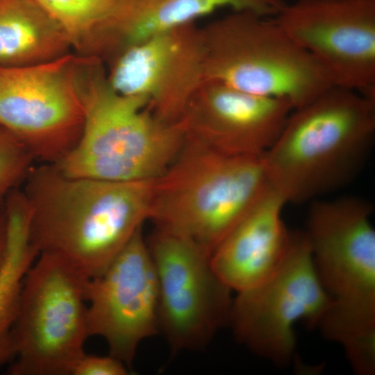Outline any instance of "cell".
Listing matches in <instances>:
<instances>
[{"instance_id": "6da1fadb", "label": "cell", "mask_w": 375, "mask_h": 375, "mask_svg": "<svg viewBox=\"0 0 375 375\" xmlns=\"http://www.w3.org/2000/svg\"><path fill=\"white\" fill-rule=\"evenodd\" d=\"M154 179L112 181L34 165L24 183L31 241L87 278L103 272L149 219Z\"/></svg>"}, {"instance_id": "7a4b0ae2", "label": "cell", "mask_w": 375, "mask_h": 375, "mask_svg": "<svg viewBox=\"0 0 375 375\" xmlns=\"http://www.w3.org/2000/svg\"><path fill=\"white\" fill-rule=\"evenodd\" d=\"M375 133V97L332 86L294 110L264 153L272 189L303 203L338 189L360 170Z\"/></svg>"}, {"instance_id": "3957f363", "label": "cell", "mask_w": 375, "mask_h": 375, "mask_svg": "<svg viewBox=\"0 0 375 375\" xmlns=\"http://www.w3.org/2000/svg\"><path fill=\"white\" fill-rule=\"evenodd\" d=\"M78 85L81 133L74 148L54 165L72 177L131 181L159 176L183 146L181 123L164 122L144 100L114 91L99 59L82 58Z\"/></svg>"}, {"instance_id": "277c9868", "label": "cell", "mask_w": 375, "mask_h": 375, "mask_svg": "<svg viewBox=\"0 0 375 375\" xmlns=\"http://www.w3.org/2000/svg\"><path fill=\"white\" fill-rule=\"evenodd\" d=\"M372 208L351 197L309 209L306 231L317 277L331 303L319 325L345 349L352 367L375 364V232Z\"/></svg>"}, {"instance_id": "5b68a950", "label": "cell", "mask_w": 375, "mask_h": 375, "mask_svg": "<svg viewBox=\"0 0 375 375\" xmlns=\"http://www.w3.org/2000/svg\"><path fill=\"white\" fill-rule=\"evenodd\" d=\"M272 189L264 153L226 154L185 135L176 156L154 180L149 219L211 256Z\"/></svg>"}, {"instance_id": "8992f818", "label": "cell", "mask_w": 375, "mask_h": 375, "mask_svg": "<svg viewBox=\"0 0 375 375\" xmlns=\"http://www.w3.org/2000/svg\"><path fill=\"white\" fill-rule=\"evenodd\" d=\"M201 31L205 81L284 99L294 110L335 86L323 67L269 17L230 11Z\"/></svg>"}, {"instance_id": "52a82bcc", "label": "cell", "mask_w": 375, "mask_h": 375, "mask_svg": "<svg viewBox=\"0 0 375 375\" xmlns=\"http://www.w3.org/2000/svg\"><path fill=\"white\" fill-rule=\"evenodd\" d=\"M89 280L59 258L38 256L22 283L8 374H72L90 337Z\"/></svg>"}, {"instance_id": "ba28073f", "label": "cell", "mask_w": 375, "mask_h": 375, "mask_svg": "<svg viewBox=\"0 0 375 375\" xmlns=\"http://www.w3.org/2000/svg\"><path fill=\"white\" fill-rule=\"evenodd\" d=\"M228 323L237 339L277 365L289 362L294 349L293 324H319L331 303L315 269L306 232L290 233L283 258L258 285L238 292Z\"/></svg>"}, {"instance_id": "9c48e42d", "label": "cell", "mask_w": 375, "mask_h": 375, "mask_svg": "<svg viewBox=\"0 0 375 375\" xmlns=\"http://www.w3.org/2000/svg\"><path fill=\"white\" fill-rule=\"evenodd\" d=\"M79 63L80 56L70 52L44 63L0 68V126L22 142L35 161L57 163L79 139Z\"/></svg>"}, {"instance_id": "30bf717a", "label": "cell", "mask_w": 375, "mask_h": 375, "mask_svg": "<svg viewBox=\"0 0 375 375\" xmlns=\"http://www.w3.org/2000/svg\"><path fill=\"white\" fill-rule=\"evenodd\" d=\"M147 244L157 277L159 332L174 353L204 348L228 322L231 290L210 256L190 240L156 228Z\"/></svg>"}, {"instance_id": "8fae6325", "label": "cell", "mask_w": 375, "mask_h": 375, "mask_svg": "<svg viewBox=\"0 0 375 375\" xmlns=\"http://www.w3.org/2000/svg\"><path fill=\"white\" fill-rule=\"evenodd\" d=\"M274 17L335 86L375 97V0H297Z\"/></svg>"}, {"instance_id": "7c38bea8", "label": "cell", "mask_w": 375, "mask_h": 375, "mask_svg": "<svg viewBox=\"0 0 375 375\" xmlns=\"http://www.w3.org/2000/svg\"><path fill=\"white\" fill-rule=\"evenodd\" d=\"M106 62L114 91L142 99L161 120L178 123L205 81L201 27L188 24L158 33L124 47Z\"/></svg>"}, {"instance_id": "4fadbf2b", "label": "cell", "mask_w": 375, "mask_h": 375, "mask_svg": "<svg viewBox=\"0 0 375 375\" xmlns=\"http://www.w3.org/2000/svg\"><path fill=\"white\" fill-rule=\"evenodd\" d=\"M89 336L131 367L141 342L159 333L158 283L142 227L86 286Z\"/></svg>"}, {"instance_id": "5bb4252c", "label": "cell", "mask_w": 375, "mask_h": 375, "mask_svg": "<svg viewBox=\"0 0 375 375\" xmlns=\"http://www.w3.org/2000/svg\"><path fill=\"white\" fill-rule=\"evenodd\" d=\"M293 110L286 100L205 81L179 122L186 136L219 152L261 155L277 140Z\"/></svg>"}, {"instance_id": "9a60e30c", "label": "cell", "mask_w": 375, "mask_h": 375, "mask_svg": "<svg viewBox=\"0 0 375 375\" xmlns=\"http://www.w3.org/2000/svg\"><path fill=\"white\" fill-rule=\"evenodd\" d=\"M285 204L272 189L212 253L213 269L231 290L258 285L280 265L290 236L281 218Z\"/></svg>"}, {"instance_id": "2e32d148", "label": "cell", "mask_w": 375, "mask_h": 375, "mask_svg": "<svg viewBox=\"0 0 375 375\" xmlns=\"http://www.w3.org/2000/svg\"><path fill=\"white\" fill-rule=\"evenodd\" d=\"M283 0H121L111 20L109 40L115 52L158 33L188 24L221 10L276 16Z\"/></svg>"}, {"instance_id": "e0dca14e", "label": "cell", "mask_w": 375, "mask_h": 375, "mask_svg": "<svg viewBox=\"0 0 375 375\" xmlns=\"http://www.w3.org/2000/svg\"><path fill=\"white\" fill-rule=\"evenodd\" d=\"M72 51L63 30L35 0H0V68L44 63Z\"/></svg>"}, {"instance_id": "ac0fdd59", "label": "cell", "mask_w": 375, "mask_h": 375, "mask_svg": "<svg viewBox=\"0 0 375 375\" xmlns=\"http://www.w3.org/2000/svg\"><path fill=\"white\" fill-rule=\"evenodd\" d=\"M3 210L7 219L6 258L0 270V368L14 358L12 331L25 274L37 258L29 231L30 206L24 193L12 191Z\"/></svg>"}, {"instance_id": "d6986e66", "label": "cell", "mask_w": 375, "mask_h": 375, "mask_svg": "<svg viewBox=\"0 0 375 375\" xmlns=\"http://www.w3.org/2000/svg\"><path fill=\"white\" fill-rule=\"evenodd\" d=\"M60 26L74 53L94 57L121 0H35Z\"/></svg>"}, {"instance_id": "ffe728a7", "label": "cell", "mask_w": 375, "mask_h": 375, "mask_svg": "<svg viewBox=\"0 0 375 375\" xmlns=\"http://www.w3.org/2000/svg\"><path fill=\"white\" fill-rule=\"evenodd\" d=\"M35 162L25 144L0 126V209L8 195L24 184Z\"/></svg>"}, {"instance_id": "44dd1931", "label": "cell", "mask_w": 375, "mask_h": 375, "mask_svg": "<svg viewBox=\"0 0 375 375\" xmlns=\"http://www.w3.org/2000/svg\"><path fill=\"white\" fill-rule=\"evenodd\" d=\"M128 367L118 358L108 356L88 355L77 361L71 375H126Z\"/></svg>"}, {"instance_id": "7402d4cb", "label": "cell", "mask_w": 375, "mask_h": 375, "mask_svg": "<svg viewBox=\"0 0 375 375\" xmlns=\"http://www.w3.org/2000/svg\"><path fill=\"white\" fill-rule=\"evenodd\" d=\"M7 219L3 208L0 209V270L3 265L7 249Z\"/></svg>"}]
</instances>
